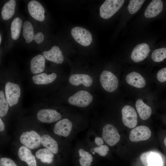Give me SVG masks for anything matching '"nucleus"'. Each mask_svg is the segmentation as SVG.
Masks as SVG:
<instances>
[{"instance_id": "obj_25", "label": "nucleus", "mask_w": 166, "mask_h": 166, "mask_svg": "<svg viewBox=\"0 0 166 166\" xmlns=\"http://www.w3.org/2000/svg\"><path fill=\"white\" fill-rule=\"evenodd\" d=\"M136 107L140 118L144 120L150 117L152 112L150 107L145 104L141 99H139L136 102Z\"/></svg>"}, {"instance_id": "obj_14", "label": "nucleus", "mask_w": 166, "mask_h": 166, "mask_svg": "<svg viewBox=\"0 0 166 166\" xmlns=\"http://www.w3.org/2000/svg\"><path fill=\"white\" fill-rule=\"evenodd\" d=\"M151 135V131L148 127L143 125L139 126L131 131L129 138L131 141L137 142L148 140Z\"/></svg>"}, {"instance_id": "obj_24", "label": "nucleus", "mask_w": 166, "mask_h": 166, "mask_svg": "<svg viewBox=\"0 0 166 166\" xmlns=\"http://www.w3.org/2000/svg\"><path fill=\"white\" fill-rule=\"evenodd\" d=\"M57 74L54 73L47 74L45 73H41L33 76L32 79L34 83L38 85H44L50 84L56 79Z\"/></svg>"}, {"instance_id": "obj_28", "label": "nucleus", "mask_w": 166, "mask_h": 166, "mask_svg": "<svg viewBox=\"0 0 166 166\" xmlns=\"http://www.w3.org/2000/svg\"><path fill=\"white\" fill-rule=\"evenodd\" d=\"M9 105L6 98L4 91L1 90L0 91V117L2 118L7 115L9 109Z\"/></svg>"}, {"instance_id": "obj_30", "label": "nucleus", "mask_w": 166, "mask_h": 166, "mask_svg": "<svg viewBox=\"0 0 166 166\" xmlns=\"http://www.w3.org/2000/svg\"><path fill=\"white\" fill-rule=\"evenodd\" d=\"M151 58L152 60L156 62H160L166 58V48L157 49L152 52Z\"/></svg>"}, {"instance_id": "obj_20", "label": "nucleus", "mask_w": 166, "mask_h": 166, "mask_svg": "<svg viewBox=\"0 0 166 166\" xmlns=\"http://www.w3.org/2000/svg\"><path fill=\"white\" fill-rule=\"evenodd\" d=\"M69 82L72 85L78 86L83 84L86 87L91 86L93 83L91 77L88 75L84 74H75L72 75L69 78Z\"/></svg>"}, {"instance_id": "obj_36", "label": "nucleus", "mask_w": 166, "mask_h": 166, "mask_svg": "<svg viewBox=\"0 0 166 166\" xmlns=\"http://www.w3.org/2000/svg\"><path fill=\"white\" fill-rule=\"evenodd\" d=\"M94 141L95 143L98 146L103 145L104 144L103 139L99 137H96Z\"/></svg>"}, {"instance_id": "obj_32", "label": "nucleus", "mask_w": 166, "mask_h": 166, "mask_svg": "<svg viewBox=\"0 0 166 166\" xmlns=\"http://www.w3.org/2000/svg\"><path fill=\"white\" fill-rule=\"evenodd\" d=\"M109 150V147L105 145H102L94 148V152L98 153L100 156H103L107 155Z\"/></svg>"}, {"instance_id": "obj_4", "label": "nucleus", "mask_w": 166, "mask_h": 166, "mask_svg": "<svg viewBox=\"0 0 166 166\" xmlns=\"http://www.w3.org/2000/svg\"><path fill=\"white\" fill-rule=\"evenodd\" d=\"M35 118L37 121L40 123L50 124L60 120L61 116L55 109L43 108L37 111L35 114Z\"/></svg>"}, {"instance_id": "obj_22", "label": "nucleus", "mask_w": 166, "mask_h": 166, "mask_svg": "<svg viewBox=\"0 0 166 166\" xmlns=\"http://www.w3.org/2000/svg\"><path fill=\"white\" fill-rule=\"evenodd\" d=\"M125 80L128 84L138 88L144 87L146 84L144 78L139 73L133 71L126 76Z\"/></svg>"}, {"instance_id": "obj_3", "label": "nucleus", "mask_w": 166, "mask_h": 166, "mask_svg": "<svg viewBox=\"0 0 166 166\" xmlns=\"http://www.w3.org/2000/svg\"><path fill=\"white\" fill-rule=\"evenodd\" d=\"M124 0H106L100 8V14L101 18L107 19L113 15L121 8Z\"/></svg>"}, {"instance_id": "obj_15", "label": "nucleus", "mask_w": 166, "mask_h": 166, "mask_svg": "<svg viewBox=\"0 0 166 166\" xmlns=\"http://www.w3.org/2000/svg\"><path fill=\"white\" fill-rule=\"evenodd\" d=\"M150 50L148 44H139L133 49L131 55V58L135 62L142 61L147 57Z\"/></svg>"}, {"instance_id": "obj_8", "label": "nucleus", "mask_w": 166, "mask_h": 166, "mask_svg": "<svg viewBox=\"0 0 166 166\" xmlns=\"http://www.w3.org/2000/svg\"><path fill=\"white\" fill-rule=\"evenodd\" d=\"M93 100L92 95L85 90L79 91L70 97L68 99L71 105L81 107L89 105Z\"/></svg>"}, {"instance_id": "obj_18", "label": "nucleus", "mask_w": 166, "mask_h": 166, "mask_svg": "<svg viewBox=\"0 0 166 166\" xmlns=\"http://www.w3.org/2000/svg\"><path fill=\"white\" fill-rule=\"evenodd\" d=\"M43 55L47 60L57 64H61L64 60L61 50L56 45L52 46L49 50L43 52Z\"/></svg>"}, {"instance_id": "obj_17", "label": "nucleus", "mask_w": 166, "mask_h": 166, "mask_svg": "<svg viewBox=\"0 0 166 166\" xmlns=\"http://www.w3.org/2000/svg\"><path fill=\"white\" fill-rule=\"evenodd\" d=\"M144 166H162V160L160 156L152 151L143 153L140 156Z\"/></svg>"}, {"instance_id": "obj_37", "label": "nucleus", "mask_w": 166, "mask_h": 166, "mask_svg": "<svg viewBox=\"0 0 166 166\" xmlns=\"http://www.w3.org/2000/svg\"><path fill=\"white\" fill-rule=\"evenodd\" d=\"M164 144L165 146H166V137L164 138Z\"/></svg>"}, {"instance_id": "obj_9", "label": "nucleus", "mask_w": 166, "mask_h": 166, "mask_svg": "<svg viewBox=\"0 0 166 166\" xmlns=\"http://www.w3.org/2000/svg\"><path fill=\"white\" fill-rule=\"evenodd\" d=\"M102 137L105 142L111 146L116 144L120 139V136L117 128L113 125L109 124L103 127Z\"/></svg>"}, {"instance_id": "obj_13", "label": "nucleus", "mask_w": 166, "mask_h": 166, "mask_svg": "<svg viewBox=\"0 0 166 166\" xmlns=\"http://www.w3.org/2000/svg\"><path fill=\"white\" fill-rule=\"evenodd\" d=\"M72 126L71 121L68 118H65L56 122L53 128V131L56 135L66 137L70 134Z\"/></svg>"}, {"instance_id": "obj_21", "label": "nucleus", "mask_w": 166, "mask_h": 166, "mask_svg": "<svg viewBox=\"0 0 166 166\" xmlns=\"http://www.w3.org/2000/svg\"><path fill=\"white\" fill-rule=\"evenodd\" d=\"M34 152L36 158L41 163L50 164L53 162L55 154L47 148L42 147Z\"/></svg>"}, {"instance_id": "obj_19", "label": "nucleus", "mask_w": 166, "mask_h": 166, "mask_svg": "<svg viewBox=\"0 0 166 166\" xmlns=\"http://www.w3.org/2000/svg\"><path fill=\"white\" fill-rule=\"evenodd\" d=\"M163 4L160 0L152 1L147 7L144 16L148 18L155 17L158 15L162 11Z\"/></svg>"}, {"instance_id": "obj_29", "label": "nucleus", "mask_w": 166, "mask_h": 166, "mask_svg": "<svg viewBox=\"0 0 166 166\" xmlns=\"http://www.w3.org/2000/svg\"><path fill=\"white\" fill-rule=\"evenodd\" d=\"M78 153L81 157L79 160L81 166H90L92 165L93 157L89 152L81 148L79 150Z\"/></svg>"}, {"instance_id": "obj_2", "label": "nucleus", "mask_w": 166, "mask_h": 166, "mask_svg": "<svg viewBox=\"0 0 166 166\" xmlns=\"http://www.w3.org/2000/svg\"><path fill=\"white\" fill-rule=\"evenodd\" d=\"M14 144L15 152L21 161L27 166H37L36 158L32 150L16 142Z\"/></svg>"}, {"instance_id": "obj_1", "label": "nucleus", "mask_w": 166, "mask_h": 166, "mask_svg": "<svg viewBox=\"0 0 166 166\" xmlns=\"http://www.w3.org/2000/svg\"><path fill=\"white\" fill-rule=\"evenodd\" d=\"M42 129L35 124H21L17 127L15 142L34 151L42 147L41 143Z\"/></svg>"}, {"instance_id": "obj_11", "label": "nucleus", "mask_w": 166, "mask_h": 166, "mask_svg": "<svg viewBox=\"0 0 166 166\" xmlns=\"http://www.w3.org/2000/svg\"><path fill=\"white\" fill-rule=\"evenodd\" d=\"M22 35L27 43H30L34 40L37 43L40 44L44 39V35L42 32H39L34 35L33 26L28 21H25L23 23Z\"/></svg>"}, {"instance_id": "obj_6", "label": "nucleus", "mask_w": 166, "mask_h": 166, "mask_svg": "<svg viewBox=\"0 0 166 166\" xmlns=\"http://www.w3.org/2000/svg\"><path fill=\"white\" fill-rule=\"evenodd\" d=\"M100 81L103 88L109 92H112L117 88L118 85L117 77L107 70L103 71L100 77Z\"/></svg>"}, {"instance_id": "obj_12", "label": "nucleus", "mask_w": 166, "mask_h": 166, "mask_svg": "<svg viewBox=\"0 0 166 166\" xmlns=\"http://www.w3.org/2000/svg\"><path fill=\"white\" fill-rule=\"evenodd\" d=\"M41 143L42 146L47 148L55 155L59 151V144L56 140L48 131L42 128Z\"/></svg>"}, {"instance_id": "obj_39", "label": "nucleus", "mask_w": 166, "mask_h": 166, "mask_svg": "<svg viewBox=\"0 0 166 166\" xmlns=\"http://www.w3.org/2000/svg\"><path fill=\"white\" fill-rule=\"evenodd\" d=\"M92 153H93V154H94L95 153V152H92Z\"/></svg>"}, {"instance_id": "obj_38", "label": "nucleus", "mask_w": 166, "mask_h": 166, "mask_svg": "<svg viewBox=\"0 0 166 166\" xmlns=\"http://www.w3.org/2000/svg\"><path fill=\"white\" fill-rule=\"evenodd\" d=\"M1 40H2L1 37V35H0V44L1 43Z\"/></svg>"}, {"instance_id": "obj_34", "label": "nucleus", "mask_w": 166, "mask_h": 166, "mask_svg": "<svg viewBox=\"0 0 166 166\" xmlns=\"http://www.w3.org/2000/svg\"><path fill=\"white\" fill-rule=\"evenodd\" d=\"M156 77L158 81L160 82H166V67L160 69L158 72Z\"/></svg>"}, {"instance_id": "obj_35", "label": "nucleus", "mask_w": 166, "mask_h": 166, "mask_svg": "<svg viewBox=\"0 0 166 166\" xmlns=\"http://www.w3.org/2000/svg\"><path fill=\"white\" fill-rule=\"evenodd\" d=\"M0 132L1 137L4 138L6 134V125L2 119L0 117Z\"/></svg>"}, {"instance_id": "obj_23", "label": "nucleus", "mask_w": 166, "mask_h": 166, "mask_svg": "<svg viewBox=\"0 0 166 166\" xmlns=\"http://www.w3.org/2000/svg\"><path fill=\"white\" fill-rule=\"evenodd\" d=\"M45 59L42 55H38L34 57L31 59L30 64V69L34 74L41 73L45 69Z\"/></svg>"}, {"instance_id": "obj_10", "label": "nucleus", "mask_w": 166, "mask_h": 166, "mask_svg": "<svg viewBox=\"0 0 166 166\" xmlns=\"http://www.w3.org/2000/svg\"><path fill=\"white\" fill-rule=\"evenodd\" d=\"M122 121L126 127L132 128H135L137 123V114L135 109L129 105L124 106L121 110Z\"/></svg>"}, {"instance_id": "obj_7", "label": "nucleus", "mask_w": 166, "mask_h": 166, "mask_svg": "<svg viewBox=\"0 0 166 166\" xmlns=\"http://www.w3.org/2000/svg\"><path fill=\"white\" fill-rule=\"evenodd\" d=\"M71 33L74 40L82 46H88L92 42V34L85 28L78 26L74 27L71 30Z\"/></svg>"}, {"instance_id": "obj_26", "label": "nucleus", "mask_w": 166, "mask_h": 166, "mask_svg": "<svg viewBox=\"0 0 166 166\" xmlns=\"http://www.w3.org/2000/svg\"><path fill=\"white\" fill-rule=\"evenodd\" d=\"M16 5V2L14 0H9L4 5L1 11V16L3 20H8L13 16Z\"/></svg>"}, {"instance_id": "obj_33", "label": "nucleus", "mask_w": 166, "mask_h": 166, "mask_svg": "<svg viewBox=\"0 0 166 166\" xmlns=\"http://www.w3.org/2000/svg\"><path fill=\"white\" fill-rule=\"evenodd\" d=\"M0 166H18L12 159L7 157H1L0 159Z\"/></svg>"}, {"instance_id": "obj_5", "label": "nucleus", "mask_w": 166, "mask_h": 166, "mask_svg": "<svg viewBox=\"0 0 166 166\" xmlns=\"http://www.w3.org/2000/svg\"><path fill=\"white\" fill-rule=\"evenodd\" d=\"M5 94L10 107L16 105L18 103L21 93L19 86L12 82H7L5 88Z\"/></svg>"}, {"instance_id": "obj_31", "label": "nucleus", "mask_w": 166, "mask_h": 166, "mask_svg": "<svg viewBox=\"0 0 166 166\" xmlns=\"http://www.w3.org/2000/svg\"><path fill=\"white\" fill-rule=\"evenodd\" d=\"M145 0H130L128 6V10L129 13L133 14L136 13L140 9Z\"/></svg>"}, {"instance_id": "obj_27", "label": "nucleus", "mask_w": 166, "mask_h": 166, "mask_svg": "<svg viewBox=\"0 0 166 166\" xmlns=\"http://www.w3.org/2000/svg\"><path fill=\"white\" fill-rule=\"evenodd\" d=\"M22 24V20L19 17L16 18L12 22L10 26L11 34L13 40H16L19 38Z\"/></svg>"}, {"instance_id": "obj_16", "label": "nucleus", "mask_w": 166, "mask_h": 166, "mask_svg": "<svg viewBox=\"0 0 166 166\" xmlns=\"http://www.w3.org/2000/svg\"><path fill=\"white\" fill-rule=\"evenodd\" d=\"M27 7L28 12L32 18L41 22L44 20L45 10L39 2L35 0L30 1Z\"/></svg>"}]
</instances>
